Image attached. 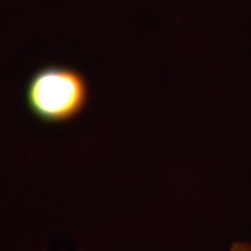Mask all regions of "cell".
<instances>
[{
  "label": "cell",
  "instance_id": "7a4b0ae2",
  "mask_svg": "<svg viewBox=\"0 0 251 251\" xmlns=\"http://www.w3.org/2000/svg\"><path fill=\"white\" fill-rule=\"evenodd\" d=\"M230 251H251L250 242H235L231 244Z\"/></svg>",
  "mask_w": 251,
  "mask_h": 251
},
{
  "label": "cell",
  "instance_id": "6da1fadb",
  "mask_svg": "<svg viewBox=\"0 0 251 251\" xmlns=\"http://www.w3.org/2000/svg\"><path fill=\"white\" fill-rule=\"evenodd\" d=\"M25 99L37 120L61 125L75 120L85 111L90 89L78 71L63 65H48L28 80Z\"/></svg>",
  "mask_w": 251,
  "mask_h": 251
}]
</instances>
